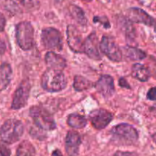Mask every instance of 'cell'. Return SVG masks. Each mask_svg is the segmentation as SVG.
<instances>
[{
  "mask_svg": "<svg viewBox=\"0 0 156 156\" xmlns=\"http://www.w3.org/2000/svg\"><path fill=\"white\" fill-rule=\"evenodd\" d=\"M111 139L119 146H131L135 144L139 139L136 129L128 123H120L113 127L111 130Z\"/></svg>",
  "mask_w": 156,
  "mask_h": 156,
  "instance_id": "6da1fadb",
  "label": "cell"
},
{
  "mask_svg": "<svg viewBox=\"0 0 156 156\" xmlns=\"http://www.w3.org/2000/svg\"><path fill=\"white\" fill-rule=\"evenodd\" d=\"M67 80L61 70L49 68L41 78V86L49 92H58L66 87Z\"/></svg>",
  "mask_w": 156,
  "mask_h": 156,
  "instance_id": "7a4b0ae2",
  "label": "cell"
},
{
  "mask_svg": "<svg viewBox=\"0 0 156 156\" xmlns=\"http://www.w3.org/2000/svg\"><path fill=\"white\" fill-rule=\"evenodd\" d=\"M24 133V125L17 119L6 120L0 127V139L7 144H12L21 139Z\"/></svg>",
  "mask_w": 156,
  "mask_h": 156,
  "instance_id": "3957f363",
  "label": "cell"
},
{
  "mask_svg": "<svg viewBox=\"0 0 156 156\" xmlns=\"http://www.w3.org/2000/svg\"><path fill=\"white\" fill-rule=\"evenodd\" d=\"M29 114L37 127L41 130L51 131L56 128L53 115L45 108L40 106H33L30 109Z\"/></svg>",
  "mask_w": 156,
  "mask_h": 156,
  "instance_id": "277c9868",
  "label": "cell"
},
{
  "mask_svg": "<svg viewBox=\"0 0 156 156\" xmlns=\"http://www.w3.org/2000/svg\"><path fill=\"white\" fill-rule=\"evenodd\" d=\"M15 37L20 48L30 50L34 44V30L31 23L27 21L18 23L15 27Z\"/></svg>",
  "mask_w": 156,
  "mask_h": 156,
  "instance_id": "5b68a950",
  "label": "cell"
},
{
  "mask_svg": "<svg viewBox=\"0 0 156 156\" xmlns=\"http://www.w3.org/2000/svg\"><path fill=\"white\" fill-rule=\"evenodd\" d=\"M41 43L48 50L60 51L63 43L60 32L54 27H46L41 31Z\"/></svg>",
  "mask_w": 156,
  "mask_h": 156,
  "instance_id": "8992f818",
  "label": "cell"
},
{
  "mask_svg": "<svg viewBox=\"0 0 156 156\" xmlns=\"http://www.w3.org/2000/svg\"><path fill=\"white\" fill-rule=\"evenodd\" d=\"M100 49L104 54L113 62H120L122 60L123 53L121 50L116 41L111 37H102L100 43Z\"/></svg>",
  "mask_w": 156,
  "mask_h": 156,
  "instance_id": "52a82bcc",
  "label": "cell"
},
{
  "mask_svg": "<svg viewBox=\"0 0 156 156\" xmlns=\"http://www.w3.org/2000/svg\"><path fill=\"white\" fill-rule=\"evenodd\" d=\"M30 91V84L28 79H24L20 83L14 93L11 108L13 110H19L26 106L27 104Z\"/></svg>",
  "mask_w": 156,
  "mask_h": 156,
  "instance_id": "ba28073f",
  "label": "cell"
},
{
  "mask_svg": "<svg viewBox=\"0 0 156 156\" xmlns=\"http://www.w3.org/2000/svg\"><path fill=\"white\" fill-rule=\"evenodd\" d=\"M113 114L110 111L103 108L93 110L89 114V119L91 124L95 129H105L113 120Z\"/></svg>",
  "mask_w": 156,
  "mask_h": 156,
  "instance_id": "9c48e42d",
  "label": "cell"
},
{
  "mask_svg": "<svg viewBox=\"0 0 156 156\" xmlns=\"http://www.w3.org/2000/svg\"><path fill=\"white\" fill-rule=\"evenodd\" d=\"M127 18L130 21L138 24H143L149 27L156 26V20L140 8H130L126 12Z\"/></svg>",
  "mask_w": 156,
  "mask_h": 156,
  "instance_id": "30bf717a",
  "label": "cell"
},
{
  "mask_svg": "<svg viewBox=\"0 0 156 156\" xmlns=\"http://www.w3.org/2000/svg\"><path fill=\"white\" fill-rule=\"evenodd\" d=\"M67 43L69 47L75 53H82L84 52V42L82 34L76 26L69 25L66 29Z\"/></svg>",
  "mask_w": 156,
  "mask_h": 156,
  "instance_id": "8fae6325",
  "label": "cell"
},
{
  "mask_svg": "<svg viewBox=\"0 0 156 156\" xmlns=\"http://www.w3.org/2000/svg\"><path fill=\"white\" fill-rule=\"evenodd\" d=\"M100 44L98 38L94 32L90 34L84 41V53L91 59L94 60L101 59V56L99 51Z\"/></svg>",
  "mask_w": 156,
  "mask_h": 156,
  "instance_id": "7c38bea8",
  "label": "cell"
},
{
  "mask_svg": "<svg viewBox=\"0 0 156 156\" xmlns=\"http://www.w3.org/2000/svg\"><path fill=\"white\" fill-rule=\"evenodd\" d=\"M94 87L97 91L106 98L112 97L115 92L114 79L109 75H103L101 76Z\"/></svg>",
  "mask_w": 156,
  "mask_h": 156,
  "instance_id": "4fadbf2b",
  "label": "cell"
},
{
  "mask_svg": "<svg viewBox=\"0 0 156 156\" xmlns=\"http://www.w3.org/2000/svg\"><path fill=\"white\" fill-rule=\"evenodd\" d=\"M66 152L69 156H78L82 139L79 133L74 130L69 131L66 136Z\"/></svg>",
  "mask_w": 156,
  "mask_h": 156,
  "instance_id": "5bb4252c",
  "label": "cell"
},
{
  "mask_svg": "<svg viewBox=\"0 0 156 156\" xmlns=\"http://www.w3.org/2000/svg\"><path fill=\"white\" fill-rule=\"evenodd\" d=\"M45 62L49 68L53 69L62 71L66 67V60L62 56L53 51L48 52L46 54Z\"/></svg>",
  "mask_w": 156,
  "mask_h": 156,
  "instance_id": "9a60e30c",
  "label": "cell"
},
{
  "mask_svg": "<svg viewBox=\"0 0 156 156\" xmlns=\"http://www.w3.org/2000/svg\"><path fill=\"white\" fill-rule=\"evenodd\" d=\"M118 24L125 33V36H126L128 42L133 43L136 40V34L135 27L133 25L132 21H129L128 18L121 17V18H119Z\"/></svg>",
  "mask_w": 156,
  "mask_h": 156,
  "instance_id": "2e32d148",
  "label": "cell"
},
{
  "mask_svg": "<svg viewBox=\"0 0 156 156\" xmlns=\"http://www.w3.org/2000/svg\"><path fill=\"white\" fill-rule=\"evenodd\" d=\"M12 69L9 63L2 64L0 66V92L7 88L12 81Z\"/></svg>",
  "mask_w": 156,
  "mask_h": 156,
  "instance_id": "e0dca14e",
  "label": "cell"
},
{
  "mask_svg": "<svg viewBox=\"0 0 156 156\" xmlns=\"http://www.w3.org/2000/svg\"><path fill=\"white\" fill-rule=\"evenodd\" d=\"M132 76L140 82H147L150 78L151 73L148 67L143 64L135 63L132 67Z\"/></svg>",
  "mask_w": 156,
  "mask_h": 156,
  "instance_id": "ac0fdd59",
  "label": "cell"
},
{
  "mask_svg": "<svg viewBox=\"0 0 156 156\" xmlns=\"http://www.w3.org/2000/svg\"><path fill=\"white\" fill-rule=\"evenodd\" d=\"M70 15L73 18V19L79 23L80 25L85 26L88 23V19L85 16V13L82 8L76 5H71L69 6Z\"/></svg>",
  "mask_w": 156,
  "mask_h": 156,
  "instance_id": "d6986e66",
  "label": "cell"
},
{
  "mask_svg": "<svg viewBox=\"0 0 156 156\" xmlns=\"http://www.w3.org/2000/svg\"><path fill=\"white\" fill-rule=\"evenodd\" d=\"M94 87V83L82 76H76L73 82V88L77 91H83Z\"/></svg>",
  "mask_w": 156,
  "mask_h": 156,
  "instance_id": "ffe728a7",
  "label": "cell"
},
{
  "mask_svg": "<svg viewBox=\"0 0 156 156\" xmlns=\"http://www.w3.org/2000/svg\"><path fill=\"white\" fill-rule=\"evenodd\" d=\"M86 118L84 116L78 114H72L67 118V123L69 126L76 129H82L87 125Z\"/></svg>",
  "mask_w": 156,
  "mask_h": 156,
  "instance_id": "44dd1931",
  "label": "cell"
},
{
  "mask_svg": "<svg viewBox=\"0 0 156 156\" xmlns=\"http://www.w3.org/2000/svg\"><path fill=\"white\" fill-rule=\"evenodd\" d=\"M17 156H36V151L29 141L24 140L20 143L16 151Z\"/></svg>",
  "mask_w": 156,
  "mask_h": 156,
  "instance_id": "7402d4cb",
  "label": "cell"
},
{
  "mask_svg": "<svg viewBox=\"0 0 156 156\" xmlns=\"http://www.w3.org/2000/svg\"><path fill=\"white\" fill-rule=\"evenodd\" d=\"M126 57L131 60H143L146 57V53L143 50L136 48L134 47H125Z\"/></svg>",
  "mask_w": 156,
  "mask_h": 156,
  "instance_id": "603a6c76",
  "label": "cell"
},
{
  "mask_svg": "<svg viewBox=\"0 0 156 156\" xmlns=\"http://www.w3.org/2000/svg\"><path fill=\"white\" fill-rule=\"evenodd\" d=\"M0 7L13 15L19 13L21 9L13 0H0Z\"/></svg>",
  "mask_w": 156,
  "mask_h": 156,
  "instance_id": "cb8c5ba5",
  "label": "cell"
},
{
  "mask_svg": "<svg viewBox=\"0 0 156 156\" xmlns=\"http://www.w3.org/2000/svg\"><path fill=\"white\" fill-rule=\"evenodd\" d=\"M93 21L95 23H100V24H101L105 28H110L111 27L110 21H108V18L106 16H94Z\"/></svg>",
  "mask_w": 156,
  "mask_h": 156,
  "instance_id": "d4e9b609",
  "label": "cell"
},
{
  "mask_svg": "<svg viewBox=\"0 0 156 156\" xmlns=\"http://www.w3.org/2000/svg\"><path fill=\"white\" fill-rule=\"evenodd\" d=\"M149 72H150L151 75L153 76L156 79V59L154 58L153 56H150L149 59Z\"/></svg>",
  "mask_w": 156,
  "mask_h": 156,
  "instance_id": "484cf974",
  "label": "cell"
},
{
  "mask_svg": "<svg viewBox=\"0 0 156 156\" xmlns=\"http://www.w3.org/2000/svg\"><path fill=\"white\" fill-rule=\"evenodd\" d=\"M0 156H11L10 149L3 143H0Z\"/></svg>",
  "mask_w": 156,
  "mask_h": 156,
  "instance_id": "4316f807",
  "label": "cell"
},
{
  "mask_svg": "<svg viewBox=\"0 0 156 156\" xmlns=\"http://www.w3.org/2000/svg\"><path fill=\"white\" fill-rule=\"evenodd\" d=\"M146 98L150 101H156V86L152 87L148 91Z\"/></svg>",
  "mask_w": 156,
  "mask_h": 156,
  "instance_id": "83f0119b",
  "label": "cell"
},
{
  "mask_svg": "<svg viewBox=\"0 0 156 156\" xmlns=\"http://www.w3.org/2000/svg\"><path fill=\"white\" fill-rule=\"evenodd\" d=\"M114 156H138L136 152H122V151H118L114 154Z\"/></svg>",
  "mask_w": 156,
  "mask_h": 156,
  "instance_id": "f1b7e54d",
  "label": "cell"
},
{
  "mask_svg": "<svg viewBox=\"0 0 156 156\" xmlns=\"http://www.w3.org/2000/svg\"><path fill=\"white\" fill-rule=\"evenodd\" d=\"M23 6L25 8H31L34 5L33 0H18Z\"/></svg>",
  "mask_w": 156,
  "mask_h": 156,
  "instance_id": "f546056e",
  "label": "cell"
},
{
  "mask_svg": "<svg viewBox=\"0 0 156 156\" xmlns=\"http://www.w3.org/2000/svg\"><path fill=\"white\" fill-rule=\"evenodd\" d=\"M6 24V19L2 14L0 13V32H2L4 30Z\"/></svg>",
  "mask_w": 156,
  "mask_h": 156,
  "instance_id": "4dcf8cb0",
  "label": "cell"
},
{
  "mask_svg": "<svg viewBox=\"0 0 156 156\" xmlns=\"http://www.w3.org/2000/svg\"><path fill=\"white\" fill-rule=\"evenodd\" d=\"M119 85L120 86L123 87V88H130V86L128 84L127 81L124 79V78H120L119 79Z\"/></svg>",
  "mask_w": 156,
  "mask_h": 156,
  "instance_id": "1f68e13d",
  "label": "cell"
},
{
  "mask_svg": "<svg viewBox=\"0 0 156 156\" xmlns=\"http://www.w3.org/2000/svg\"><path fill=\"white\" fill-rule=\"evenodd\" d=\"M6 50V45L5 42L2 40H0V56L4 54Z\"/></svg>",
  "mask_w": 156,
  "mask_h": 156,
  "instance_id": "d6a6232c",
  "label": "cell"
},
{
  "mask_svg": "<svg viewBox=\"0 0 156 156\" xmlns=\"http://www.w3.org/2000/svg\"><path fill=\"white\" fill-rule=\"evenodd\" d=\"M51 156H62V154L60 151L58 150V149H56V150L53 151V154H52Z\"/></svg>",
  "mask_w": 156,
  "mask_h": 156,
  "instance_id": "836d02e7",
  "label": "cell"
},
{
  "mask_svg": "<svg viewBox=\"0 0 156 156\" xmlns=\"http://www.w3.org/2000/svg\"><path fill=\"white\" fill-rule=\"evenodd\" d=\"M150 111H152V114H153L154 115H155L156 117V107H152V108H151V109H150Z\"/></svg>",
  "mask_w": 156,
  "mask_h": 156,
  "instance_id": "e575fe53",
  "label": "cell"
},
{
  "mask_svg": "<svg viewBox=\"0 0 156 156\" xmlns=\"http://www.w3.org/2000/svg\"><path fill=\"white\" fill-rule=\"evenodd\" d=\"M152 140H153V141L155 142V143L156 144V133H155L154 134H152Z\"/></svg>",
  "mask_w": 156,
  "mask_h": 156,
  "instance_id": "d590c367",
  "label": "cell"
},
{
  "mask_svg": "<svg viewBox=\"0 0 156 156\" xmlns=\"http://www.w3.org/2000/svg\"><path fill=\"white\" fill-rule=\"evenodd\" d=\"M83 2H91L92 0H82Z\"/></svg>",
  "mask_w": 156,
  "mask_h": 156,
  "instance_id": "8d00e7d4",
  "label": "cell"
},
{
  "mask_svg": "<svg viewBox=\"0 0 156 156\" xmlns=\"http://www.w3.org/2000/svg\"><path fill=\"white\" fill-rule=\"evenodd\" d=\"M154 30H155V34H156V26L155 27H154Z\"/></svg>",
  "mask_w": 156,
  "mask_h": 156,
  "instance_id": "74e56055",
  "label": "cell"
}]
</instances>
